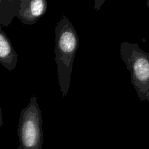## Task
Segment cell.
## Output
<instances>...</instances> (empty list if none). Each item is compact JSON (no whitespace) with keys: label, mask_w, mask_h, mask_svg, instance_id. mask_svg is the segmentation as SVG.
<instances>
[{"label":"cell","mask_w":149,"mask_h":149,"mask_svg":"<svg viewBox=\"0 0 149 149\" xmlns=\"http://www.w3.org/2000/svg\"><path fill=\"white\" fill-rule=\"evenodd\" d=\"M120 55L130 72L131 84L141 101H149V53L136 43L124 42Z\"/></svg>","instance_id":"obj_2"},{"label":"cell","mask_w":149,"mask_h":149,"mask_svg":"<svg viewBox=\"0 0 149 149\" xmlns=\"http://www.w3.org/2000/svg\"><path fill=\"white\" fill-rule=\"evenodd\" d=\"M20 0H1L0 24L7 27L16 17L20 7Z\"/></svg>","instance_id":"obj_6"},{"label":"cell","mask_w":149,"mask_h":149,"mask_svg":"<svg viewBox=\"0 0 149 149\" xmlns=\"http://www.w3.org/2000/svg\"><path fill=\"white\" fill-rule=\"evenodd\" d=\"M0 1H1V0H0Z\"/></svg>","instance_id":"obj_11"},{"label":"cell","mask_w":149,"mask_h":149,"mask_svg":"<svg viewBox=\"0 0 149 149\" xmlns=\"http://www.w3.org/2000/svg\"><path fill=\"white\" fill-rule=\"evenodd\" d=\"M17 135L20 146L23 149H42L44 137L42 112L34 95L20 112Z\"/></svg>","instance_id":"obj_3"},{"label":"cell","mask_w":149,"mask_h":149,"mask_svg":"<svg viewBox=\"0 0 149 149\" xmlns=\"http://www.w3.org/2000/svg\"><path fill=\"white\" fill-rule=\"evenodd\" d=\"M47 10V0H20L16 17L26 25L35 24Z\"/></svg>","instance_id":"obj_4"},{"label":"cell","mask_w":149,"mask_h":149,"mask_svg":"<svg viewBox=\"0 0 149 149\" xmlns=\"http://www.w3.org/2000/svg\"><path fill=\"white\" fill-rule=\"evenodd\" d=\"M55 62L61 92L66 97L71 84V74L76 53L79 47V39L75 28L63 15L55 29Z\"/></svg>","instance_id":"obj_1"},{"label":"cell","mask_w":149,"mask_h":149,"mask_svg":"<svg viewBox=\"0 0 149 149\" xmlns=\"http://www.w3.org/2000/svg\"><path fill=\"white\" fill-rule=\"evenodd\" d=\"M17 52L5 32L0 26V63L9 71L15 68L17 63Z\"/></svg>","instance_id":"obj_5"},{"label":"cell","mask_w":149,"mask_h":149,"mask_svg":"<svg viewBox=\"0 0 149 149\" xmlns=\"http://www.w3.org/2000/svg\"><path fill=\"white\" fill-rule=\"evenodd\" d=\"M4 125V122H3V115H2V111H1V108L0 106V128H1Z\"/></svg>","instance_id":"obj_8"},{"label":"cell","mask_w":149,"mask_h":149,"mask_svg":"<svg viewBox=\"0 0 149 149\" xmlns=\"http://www.w3.org/2000/svg\"><path fill=\"white\" fill-rule=\"evenodd\" d=\"M106 0H95V3H94V9L95 10H100V8L102 7L103 4H104L105 1Z\"/></svg>","instance_id":"obj_7"},{"label":"cell","mask_w":149,"mask_h":149,"mask_svg":"<svg viewBox=\"0 0 149 149\" xmlns=\"http://www.w3.org/2000/svg\"><path fill=\"white\" fill-rule=\"evenodd\" d=\"M17 149H23V148H22V147L21 146H19L18 147V148H17Z\"/></svg>","instance_id":"obj_10"},{"label":"cell","mask_w":149,"mask_h":149,"mask_svg":"<svg viewBox=\"0 0 149 149\" xmlns=\"http://www.w3.org/2000/svg\"><path fill=\"white\" fill-rule=\"evenodd\" d=\"M147 7H149V0H147Z\"/></svg>","instance_id":"obj_9"}]
</instances>
